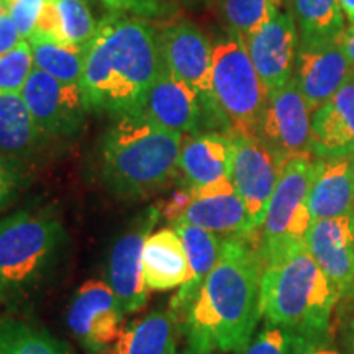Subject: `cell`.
Instances as JSON below:
<instances>
[{
  "label": "cell",
  "mask_w": 354,
  "mask_h": 354,
  "mask_svg": "<svg viewBox=\"0 0 354 354\" xmlns=\"http://www.w3.org/2000/svg\"><path fill=\"white\" fill-rule=\"evenodd\" d=\"M261 274L258 232L223 238L215 268L179 318L192 351L240 353L251 342L263 317Z\"/></svg>",
  "instance_id": "1"
},
{
  "label": "cell",
  "mask_w": 354,
  "mask_h": 354,
  "mask_svg": "<svg viewBox=\"0 0 354 354\" xmlns=\"http://www.w3.org/2000/svg\"><path fill=\"white\" fill-rule=\"evenodd\" d=\"M162 66L156 30L138 17L110 13L86 44L79 86L87 112L141 113Z\"/></svg>",
  "instance_id": "2"
},
{
  "label": "cell",
  "mask_w": 354,
  "mask_h": 354,
  "mask_svg": "<svg viewBox=\"0 0 354 354\" xmlns=\"http://www.w3.org/2000/svg\"><path fill=\"white\" fill-rule=\"evenodd\" d=\"M184 135L143 113L115 118L100 141V174L113 196L143 198L166 189L179 172Z\"/></svg>",
  "instance_id": "3"
},
{
  "label": "cell",
  "mask_w": 354,
  "mask_h": 354,
  "mask_svg": "<svg viewBox=\"0 0 354 354\" xmlns=\"http://www.w3.org/2000/svg\"><path fill=\"white\" fill-rule=\"evenodd\" d=\"M338 299L305 243L263 261L261 315L268 325L308 336L326 335Z\"/></svg>",
  "instance_id": "4"
},
{
  "label": "cell",
  "mask_w": 354,
  "mask_h": 354,
  "mask_svg": "<svg viewBox=\"0 0 354 354\" xmlns=\"http://www.w3.org/2000/svg\"><path fill=\"white\" fill-rule=\"evenodd\" d=\"M212 87L223 133L256 136L269 94L251 61L245 39L233 30L214 44Z\"/></svg>",
  "instance_id": "5"
},
{
  "label": "cell",
  "mask_w": 354,
  "mask_h": 354,
  "mask_svg": "<svg viewBox=\"0 0 354 354\" xmlns=\"http://www.w3.org/2000/svg\"><path fill=\"white\" fill-rule=\"evenodd\" d=\"M63 225L48 209H26L0 218V300L33 284L55 258Z\"/></svg>",
  "instance_id": "6"
},
{
  "label": "cell",
  "mask_w": 354,
  "mask_h": 354,
  "mask_svg": "<svg viewBox=\"0 0 354 354\" xmlns=\"http://www.w3.org/2000/svg\"><path fill=\"white\" fill-rule=\"evenodd\" d=\"M315 165L317 158H297L282 167L264 221L258 230L263 261L305 243V234L313 221L308 210V190Z\"/></svg>",
  "instance_id": "7"
},
{
  "label": "cell",
  "mask_w": 354,
  "mask_h": 354,
  "mask_svg": "<svg viewBox=\"0 0 354 354\" xmlns=\"http://www.w3.org/2000/svg\"><path fill=\"white\" fill-rule=\"evenodd\" d=\"M158 41L166 69L197 94L207 128H220L223 131L212 87L214 46L210 39L196 24L179 20L161 30Z\"/></svg>",
  "instance_id": "8"
},
{
  "label": "cell",
  "mask_w": 354,
  "mask_h": 354,
  "mask_svg": "<svg viewBox=\"0 0 354 354\" xmlns=\"http://www.w3.org/2000/svg\"><path fill=\"white\" fill-rule=\"evenodd\" d=\"M256 138L284 167L297 158H315L312 151V112L292 77L269 94L261 113Z\"/></svg>",
  "instance_id": "9"
},
{
  "label": "cell",
  "mask_w": 354,
  "mask_h": 354,
  "mask_svg": "<svg viewBox=\"0 0 354 354\" xmlns=\"http://www.w3.org/2000/svg\"><path fill=\"white\" fill-rule=\"evenodd\" d=\"M26 107L48 138H69L86 123L87 109L79 84H64L33 68L21 91Z\"/></svg>",
  "instance_id": "10"
},
{
  "label": "cell",
  "mask_w": 354,
  "mask_h": 354,
  "mask_svg": "<svg viewBox=\"0 0 354 354\" xmlns=\"http://www.w3.org/2000/svg\"><path fill=\"white\" fill-rule=\"evenodd\" d=\"M123 310L110 284L91 279L79 287L69 305L68 325L91 354H105L122 331Z\"/></svg>",
  "instance_id": "11"
},
{
  "label": "cell",
  "mask_w": 354,
  "mask_h": 354,
  "mask_svg": "<svg viewBox=\"0 0 354 354\" xmlns=\"http://www.w3.org/2000/svg\"><path fill=\"white\" fill-rule=\"evenodd\" d=\"M232 184L245 202L251 228L263 225L282 166L256 136H232Z\"/></svg>",
  "instance_id": "12"
},
{
  "label": "cell",
  "mask_w": 354,
  "mask_h": 354,
  "mask_svg": "<svg viewBox=\"0 0 354 354\" xmlns=\"http://www.w3.org/2000/svg\"><path fill=\"white\" fill-rule=\"evenodd\" d=\"M161 216V205H153L115 243L109 259V279L123 313H136L148 302L143 269L145 241Z\"/></svg>",
  "instance_id": "13"
},
{
  "label": "cell",
  "mask_w": 354,
  "mask_h": 354,
  "mask_svg": "<svg viewBox=\"0 0 354 354\" xmlns=\"http://www.w3.org/2000/svg\"><path fill=\"white\" fill-rule=\"evenodd\" d=\"M245 43L268 94L282 88L294 77L299 32L289 7L282 8Z\"/></svg>",
  "instance_id": "14"
},
{
  "label": "cell",
  "mask_w": 354,
  "mask_h": 354,
  "mask_svg": "<svg viewBox=\"0 0 354 354\" xmlns=\"http://www.w3.org/2000/svg\"><path fill=\"white\" fill-rule=\"evenodd\" d=\"M305 246L342 299H354V214L315 220Z\"/></svg>",
  "instance_id": "15"
},
{
  "label": "cell",
  "mask_w": 354,
  "mask_h": 354,
  "mask_svg": "<svg viewBox=\"0 0 354 354\" xmlns=\"http://www.w3.org/2000/svg\"><path fill=\"white\" fill-rule=\"evenodd\" d=\"M190 202L174 225H196L218 236H248L256 233L251 228L250 215L238 196L232 179L221 183L189 187Z\"/></svg>",
  "instance_id": "16"
},
{
  "label": "cell",
  "mask_w": 354,
  "mask_h": 354,
  "mask_svg": "<svg viewBox=\"0 0 354 354\" xmlns=\"http://www.w3.org/2000/svg\"><path fill=\"white\" fill-rule=\"evenodd\" d=\"M353 76L354 68L339 39L325 44L299 43L294 79L312 113Z\"/></svg>",
  "instance_id": "17"
},
{
  "label": "cell",
  "mask_w": 354,
  "mask_h": 354,
  "mask_svg": "<svg viewBox=\"0 0 354 354\" xmlns=\"http://www.w3.org/2000/svg\"><path fill=\"white\" fill-rule=\"evenodd\" d=\"M141 113L158 125L180 135L196 136L207 128L205 115L197 94L187 84L172 76L166 66H162L158 79L149 88Z\"/></svg>",
  "instance_id": "18"
},
{
  "label": "cell",
  "mask_w": 354,
  "mask_h": 354,
  "mask_svg": "<svg viewBox=\"0 0 354 354\" xmlns=\"http://www.w3.org/2000/svg\"><path fill=\"white\" fill-rule=\"evenodd\" d=\"M312 151L320 159L354 154V76L312 113Z\"/></svg>",
  "instance_id": "19"
},
{
  "label": "cell",
  "mask_w": 354,
  "mask_h": 354,
  "mask_svg": "<svg viewBox=\"0 0 354 354\" xmlns=\"http://www.w3.org/2000/svg\"><path fill=\"white\" fill-rule=\"evenodd\" d=\"M308 210L313 221L354 214V154L317 158L308 190Z\"/></svg>",
  "instance_id": "20"
},
{
  "label": "cell",
  "mask_w": 354,
  "mask_h": 354,
  "mask_svg": "<svg viewBox=\"0 0 354 354\" xmlns=\"http://www.w3.org/2000/svg\"><path fill=\"white\" fill-rule=\"evenodd\" d=\"M232 136L223 131H203L183 145L179 171L185 187H203L232 177Z\"/></svg>",
  "instance_id": "21"
},
{
  "label": "cell",
  "mask_w": 354,
  "mask_h": 354,
  "mask_svg": "<svg viewBox=\"0 0 354 354\" xmlns=\"http://www.w3.org/2000/svg\"><path fill=\"white\" fill-rule=\"evenodd\" d=\"M48 140L21 94L0 92V156L26 169L43 151Z\"/></svg>",
  "instance_id": "22"
},
{
  "label": "cell",
  "mask_w": 354,
  "mask_h": 354,
  "mask_svg": "<svg viewBox=\"0 0 354 354\" xmlns=\"http://www.w3.org/2000/svg\"><path fill=\"white\" fill-rule=\"evenodd\" d=\"M143 269L146 286L154 292L177 289L189 281L187 253L174 228H161L146 238Z\"/></svg>",
  "instance_id": "23"
},
{
  "label": "cell",
  "mask_w": 354,
  "mask_h": 354,
  "mask_svg": "<svg viewBox=\"0 0 354 354\" xmlns=\"http://www.w3.org/2000/svg\"><path fill=\"white\" fill-rule=\"evenodd\" d=\"M172 228L183 240L190 268L189 281L180 287L169 304V312L179 322V318L184 315L185 310L196 299L197 292L201 290L207 276L215 268L216 261L220 258L221 241L223 240H220L218 234L207 232V230L196 227V225H174Z\"/></svg>",
  "instance_id": "24"
},
{
  "label": "cell",
  "mask_w": 354,
  "mask_h": 354,
  "mask_svg": "<svg viewBox=\"0 0 354 354\" xmlns=\"http://www.w3.org/2000/svg\"><path fill=\"white\" fill-rule=\"evenodd\" d=\"M97 28L99 21L87 0H43L33 35L55 43L86 46Z\"/></svg>",
  "instance_id": "25"
},
{
  "label": "cell",
  "mask_w": 354,
  "mask_h": 354,
  "mask_svg": "<svg viewBox=\"0 0 354 354\" xmlns=\"http://www.w3.org/2000/svg\"><path fill=\"white\" fill-rule=\"evenodd\" d=\"M177 326L169 310L151 312L125 326L105 354H176Z\"/></svg>",
  "instance_id": "26"
},
{
  "label": "cell",
  "mask_w": 354,
  "mask_h": 354,
  "mask_svg": "<svg viewBox=\"0 0 354 354\" xmlns=\"http://www.w3.org/2000/svg\"><path fill=\"white\" fill-rule=\"evenodd\" d=\"M300 44L338 41L344 32V15L338 0H289Z\"/></svg>",
  "instance_id": "27"
},
{
  "label": "cell",
  "mask_w": 354,
  "mask_h": 354,
  "mask_svg": "<svg viewBox=\"0 0 354 354\" xmlns=\"http://www.w3.org/2000/svg\"><path fill=\"white\" fill-rule=\"evenodd\" d=\"M26 41L32 46L35 68L44 71L64 84L81 82L86 46L55 43L35 35Z\"/></svg>",
  "instance_id": "28"
},
{
  "label": "cell",
  "mask_w": 354,
  "mask_h": 354,
  "mask_svg": "<svg viewBox=\"0 0 354 354\" xmlns=\"http://www.w3.org/2000/svg\"><path fill=\"white\" fill-rule=\"evenodd\" d=\"M0 354H66L50 333L30 323L0 320Z\"/></svg>",
  "instance_id": "29"
},
{
  "label": "cell",
  "mask_w": 354,
  "mask_h": 354,
  "mask_svg": "<svg viewBox=\"0 0 354 354\" xmlns=\"http://www.w3.org/2000/svg\"><path fill=\"white\" fill-rule=\"evenodd\" d=\"M221 6L230 30L246 39L284 8V0H223Z\"/></svg>",
  "instance_id": "30"
},
{
  "label": "cell",
  "mask_w": 354,
  "mask_h": 354,
  "mask_svg": "<svg viewBox=\"0 0 354 354\" xmlns=\"http://www.w3.org/2000/svg\"><path fill=\"white\" fill-rule=\"evenodd\" d=\"M35 68L32 46L26 39L0 57V92L21 94L26 79Z\"/></svg>",
  "instance_id": "31"
},
{
  "label": "cell",
  "mask_w": 354,
  "mask_h": 354,
  "mask_svg": "<svg viewBox=\"0 0 354 354\" xmlns=\"http://www.w3.org/2000/svg\"><path fill=\"white\" fill-rule=\"evenodd\" d=\"M112 13L138 19H165L172 10L171 0H100Z\"/></svg>",
  "instance_id": "32"
},
{
  "label": "cell",
  "mask_w": 354,
  "mask_h": 354,
  "mask_svg": "<svg viewBox=\"0 0 354 354\" xmlns=\"http://www.w3.org/2000/svg\"><path fill=\"white\" fill-rule=\"evenodd\" d=\"M290 335L289 330L268 325L238 354H289Z\"/></svg>",
  "instance_id": "33"
},
{
  "label": "cell",
  "mask_w": 354,
  "mask_h": 354,
  "mask_svg": "<svg viewBox=\"0 0 354 354\" xmlns=\"http://www.w3.org/2000/svg\"><path fill=\"white\" fill-rule=\"evenodd\" d=\"M25 171L24 167L0 156V212L10 207L19 197L25 183Z\"/></svg>",
  "instance_id": "34"
},
{
  "label": "cell",
  "mask_w": 354,
  "mask_h": 354,
  "mask_svg": "<svg viewBox=\"0 0 354 354\" xmlns=\"http://www.w3.org/2000/svg\"><path fill=\"white\" fill-rule=\"evenodd\" d=\"M43 0H7V13L15 21L20 37L28 39L37 28Z\"/></svg>",
  "instance_id": "35"
},
{
  "label": "cell",
  "mask_w": 354,
  "mask_h": 354,
  "mask_svg": "<svg viewBox=\"0 0 354 354\" xmlns=\"http://www.w3.org/2000/svg\"><path fill=\"white\" fill-rule=\"evenodd\" d=\"M292 333V331H290ZM289 354H342L331 342L330 335L308 336L300 333L290 335Z\"/></svg>",
  "instance_id": "36"
},
{
  "label": "cell",
  "mask_w": 354,
  "mask_h": 354,
  "mask_svg": "<svg viewBox=\"0 0 354 354\" xmlns=\"http://www.w3.org/2000/svg\"><path fill=\"white\" fill-rule=\"evenodd\" d=\"M21 39L24 38L20 37L19 28H17L12 17L8 13L0 17V57L7 55L8 51H12Z\"/></svg>",
  "instance_id": "37"
},
{
  "label": "cell",
  "mask_w": 354,
  "mask_h": 354,
  "mask_svg": "<svg viewBox=\"0 0 354 354\" xmlns=\"http://www.w3.org/2000/svg\"><path fill=\"white\" fill-rule=\"evenodd\" d=\"M339 43H342L344 55L348 56L349 63L354 68V26H346L344 28L342 38H339Z\"/></svg>",
  "instance_id": "38"
},
{
  "label": "cell",
  "mask_w": 354,
  "mask_h": 354,
  "mask_svg": "<svg viewBox=\"0 0 354 354\" xmlns=\"http://www.w3.org/2000/svg\"><path fill=\"white\" fill-rule=\"evenodd\" d=\"M339 7L344 15V20L348 21V26H354V0H338Z\"/></svg>",
  "instance_id": "39"
},
{
  "label": "cell",
  "mask_w": 354,
  "mask_h": 354,
  "mask_svg": "<svg viewBox=\"0 0 354 354\" xmlns=\"http://www.w3.org/2000/svg\"><path fill=\"white\" fill-rule=\"evenodd\" d=\"M7 13V0H0V17Z\"/></svg>",
  "instance_id": "40"
},
{
  "label": "cell",
  "mask_w": 354,
  "mask_h": 354,
  "mask_svg": "<svg viewBox=\"0 0 354 354\" xmlns=\"http://www.w3.org/2000/svg\"><path fill=\"white\" fill-rule=\"evenodd\" d=\"M184 354H198V353H196V351H192V349H189L187 353H184Z\"/></svg>",
  "instance_id": "41"
},
{
  "label": "cell",
  "mask_w": 354,
  "mask_h": 354,
  "mask_svg": "<svg viewBox=\"0 0 354 354\" xmlns=\"http://www.w3.org/2000/svg\"><path fill=\"white\" fill-rule=\"evenodd\" d=\"M349 325H353V326H354V320H351V323H349Z\"/></svg>",
  "instance_id": "42"
}]
</instances>
